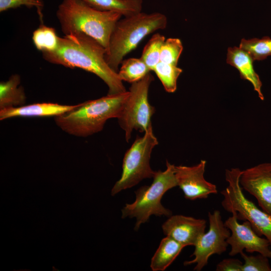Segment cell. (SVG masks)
Masks as SVG:
<instances>
[{"label": "cell", "instance_id": "cell-1", "mask_svg": "<svg viewBox=\"0 0 271 271\" xmlns=\"http://www.w3.org/2000/svg\"><path fill=\"white\" fill-rule=\"evenodd\" d=\"M105 48L93 38L82 33L59 37L58 47L52 52H42L48 62L70 68H79L99 77L108 87V94L126 91L118 73L107 63Z\"/></svg>", "mask_w": 271, "mask_h": 271}, {"label": "cell", "instance_id": "cell-2", "mask_svg": "<svg viewBox=\"0 0 271 271\" xmlns=\"http://www.w3.org/2000/svg\"><path fill=\"white\" fill-rule=\"evenodd\" d=\"M129 91L108 94L77 104L72 110L54 117L64 131L78 137H87L102 130L106 121L118 118L129 96Z\"/></svg>", "mask_w": 271, "mask_h": 271}, {"label": "cell", "instance_id": "cell-3", "mask_svg": "<svg viewBox=\"0 0 271 271\" xmlns=\"http://www.w3.org/2000/svg\"><path fill=\"white\" fill-rule=\"evenodd\" d=\"M65 35L82 33L103 46L106 51L114 27L122 15L97 10L83 0H63L56 12Z\"/></svg>", "mask_w": 271, "mask_h": 271}, {"label": "cell", "instance_id": "cell-4", "mask_svg": "<svg viewBox=\"0 0 271 271\" xmlns=\"http://www.w3.org/2000/svg\"><path fill=\"white\" fill-rule=\"evenodd\" d=\"M167 23L166 16L158 12H141L118 20L110 35L105 55L109 66L117 73L124 57L136 49L146 36L165 29Z\"/></svg>", "mask_w": 271, "mask_h": 271}, {"label": "cell", "instance_id": "cell-5", "mask_svg": "<svg viewBox=\"0 0 271 271\" xmlns=\"http://www.w3.org/2000/svg\"><path fill=\"white\" fill-rule=\"evenodd\" d=\"M164 171H156L153 181L150 186H143L136 192V200L131 204H126L121 209L122 218H136L134 230H139L141 225L149 221L151 215L156 216L172 215V211L164 207L161 199L169 190L177 186L175 175V166L166 161Z\"/></svg>", "mask_w": 271, "mask_h": 271}, {"label": "cell", "instance_id": "cell-6", "mask_svg": "<svg viewBox=\"0 0 271 271\" xmlns=\"http://www.w3.org/2000/svg\"><path fill=\"white\" fill-rule=\"evenodd\" d=\"M242 172L238 168L226 170L228 186L221 192L223 197L222 206L230 213L236 212L238 220L249 221L254 231L264 236L271 246V215L259 209L244 196L239 183Z\"/></svg>", "mask_w": 271, "mask_h": 271}, {"label": "cell", "instance_id": "cell-7", "mask_svg": "<svg viewBox=\"0 0 271 271\" xmlns=\"http://www.w3.org/2000/svg\"><path fill=\"white\" fill-rule=\"evenodd\" d=\"M158 144L151 125L143 137L136 139L126 152L122 162V174L111 190L112 196L132 187L143 179L154 177L156 171L152 169L150 160L152 150Z\"/></svg>", "mask_w": 271, "mask_h": 271}, {"label": "cell", "instance_id": "cell-8", "mask_svg": "<svg viewBox=\"0 0 271 271\" xmlns=\"http://www.w3.org/2000/svg\"><path fill=\"white\" fill-rule=\"evenodd\" d=\"M154 80L150 72L142 79L131 83L129 88V96L117 118L120 126L125 132L127 142L130 139L133 130L144 133L152 125L151 118L155 108L149 102L148 93Z\"/></svg>", "mask_w": 271, "mask_h": 271}, {"label": "cell", "instance_id": "cell-9", "mask_svg": "<svg viewBox=\"0 0 271 271\" xmlns=\"http://www.w3.org/2000/svg\"><path fill=\"white\" fill-rule=\"evenodd\" d=\"M209 228L198 239L195 244V250L191 255L194 258L185 261L184 265L196 263L194 270L200 271L208 262L210 257L213 254H221L228 246L227 242L230 230L224 225L219 211L215 210L208 214Z\"/></svg>", "mask_w": 271, "mask_h": 271}, {"label": "cell", "instance_id": "cell-10", "mask_svg": "<svg viewBox=\"0 0 271 271\" xmlns=\"http://www.w3.org/2000/svg\"><path fill=\"white\" fill-rule=\"evenodd\" d=\"M231 213L232 216L224 222V225L231 232L227 239L231 247L229 255L233 256L245 250L247 252H255L271 258V246L268 240L258 235L249 221L246 220L239 223L236 212Z\"/></svg>", "mask_w": 271, "mask_h": 271}, {"label": "cell", "instance_id": "cell-11", "mask_svg": "<svg viewBox=\"0 0 271 271\" xmlns=\"http://www.w3.org/2000/svg\"><path fill=\"white\" fill-rule=\"evenodd\" d=\"M206 164V161L202 160L198 164L191 167L175 166L177 186L182 190L186 199H206L210 194L217 193L216 186L204 178Z\"/></svg>", "mask_w": 271, "mask_h": 271}, {"label": "cell", "instance_id": "cell-12", "mask_svg": "<svg viewBox=\"0 0 271 271\" xmlns=\"http://www.w3.org/2000/svg\"><path fill=\"white\" fill-rule=\"evenodd\" d=\"M239 183L255 198L261 209L271 215V163L259 164L242 171Z\"/></svg>", "mask_w": 271, "mask_h": 271}, {"label": "cell", "instance_id": "cell-13", "mask_svg": "<svg viewBox=\"0 0 271 271\" xmlns=\"http://www.w3.org/2000/svg\"><path fill=\"white\" fill-rule=\"evenodd\" d=\"M206 221L182 215H171L163 224L164 234L184 246H194L205 232Z\"/></svg>", "mask_w": 271, "mask_h": 271}, {"label": "cell", "instance_id": "cell-14", "mask_svg": "<svg viewBox=\"0 0 271 271\" xmlns=\"http://www.w3.org/2000/svg\"><path fill=\"white\" fill-rule=\"evenodd\" d=\"M76 105H62L56 103L42 102L17 107L0 109V120L15 117L56 116L67 112Z\"/></svg>", "mask_w": 271, "mask_h": 271}, {"label": "cell", "instance_id": "cell-15", "mask_svg": "<svg viewBox=\"0 0 271 271\" xmlns=\"http://www.w3.org/2000/svg\"><path fill=\"white\" fill-rule=\"evenodd\" d=\"M253 59L246 51L240 47H229L227 50V63L236 68L241 79L249 81L259 97L264 100L261 91L262 82L258 74L255 72Z\"/></svg>", "mask_w": 271, "mask_h": 271}, {"label": "cell", "instance_id": "cell-16", "mask_svg": "<svg viewBox=\"0 0 271 271\" xmlns=\"http://www.w3.org/2000/svg\"><path fill=\"white\" fill-rule=\"evenodd\" d=\"M185 246L167 236L161 240L152 259L150 267L153 271L165 270L176 258Z\"/></svg>", "mask_w": 271, "mask_h": 271}, {"label": "cell", "instance_id": "cell-17", "mask_svg": "<svg viewBox=\"0 0 271 271\" xmlns=\"http://www.w3.org/2000/svg\"><path fill=\"white\" fill-rule=\"evenodd\" d=\"M20 77L15 74L8 80L0 83V109L24 105L26 96L24 90L20 86Z\"/></svg>", "mask_w": 271, "mask_h": 271}, {"label": "cell", "instance_id": "cell-18", "mask_svg": "<svg viewBox=\"0 0 271 271\" xmlns=\"http://www.w3.org/2000/svg\"><path fill=\"white\" fill-rule=\"evenodd\" d=\"M102 11L114 12L128 17L142 12L143 0H83Z\"/></svg>", "mask_w": 271, "mask_h": 271}, {"label": "cell", "instance_id": "cell-19", "mask_svg": "<svg viewBox=\"0 0 271 271\" xmlns=\"http://www.w3.org/2000/svg\"><path fill=\"white\" fill-rule=\"evenodd\" d=\"M120 65L117 72L119 77L131 84L142 79L151 71L141 58L123 60Z\"/></svg>", "mask_w": 271, "mask_h": 271}, {"label": "cell", "instance_id": "cell-20", "mask_svg": "<svg viewBox=\"0 0 271 271\" xmlns=\"http://www.w3.org/2000/svg\"><path fill=\"white\" fill-rule=\"evenodd\" d=\"M32 40L36 48L42 52H52L57 49L59 37L55 30L43 25L34 31Z\"/></svg>", "mask_w": 271, "mask_h": 271}, {"label": "cell", "instance_id": "cell-21", "mask_svg": "<svg viewBox=\"0 0 271 271\" xmlns=\"http://www.w3.org/2000/svg\"><path fill=\"white\" fill-rule=\"evenodd\" d=\"M239 47L248 53L254 61L262 60L271 56V39L269 37L242 39Z\"/></svg>", "mask_w": 271, "mask_h": 271}, {"label": "cell", "instance_id": "cell-22", "mask_svg": "<svg viewBox=\"0 0 271 271\" xmlns=\"http://www.w3.org/2000/svg\"><path fill=\"white\" fill-rule=\"evenodd\" d=\"M153 71L167 92L173 93L176 90L177 79L182 72V69L177 65L160 62L155 66Z\"/></svg>", "mask_w": 271, "mask_h": 271}, {"label": "cell", "instance_id": "cell-23", "mask_svg": "<svg viewBox=\"0 0 271 271\" xmlns=\"http://www.w3.org/2000/svg\"><path fill=\"white\" fill-rule=\"evenodd\" d=\"M164 36L156 33L153 35L144 47L141 58L151 71L160 62L162 45L165 41Z\"/></svg>", "mask_w": 271, "mask_h": 271}, {"label": "cell", "instance_id": "cell-24", "mask_svg": "<svg viewBox=\"0 0 271 271\" xmlns=\"http://www.w3.org/2000/svg\"><path fill=\"white\" fill-rule=\"evenodd\" d=\"M183 49L180 39L170 38L165 40L161 49L160 62L177 66Z\"/></svg>", "mask_w": 271, "mask_h": 271}, {"label": "cell", "instance_id": "cell-25", "mask_svg": "<svg viewBox=\"0 0 271 271\" xmlns=\"http://www.w3.org/2000/svg\"><path fill=\"white\" fill-rule=\"evenodd\" d=\"M240 254L244 260L241 271H271L267 257L260 253L256 255H248L243 251Z\"/></svg>", "mask_w": 271, "mask_h": 271}, {"label": "cell", "instance_id": "cell-26", "mask_svg": "<svg viewBox=\"0 0 271 271\" xmlns=\"http://www.w3.org/2000/svg\"><path fill=\"white\" fill-rule=\"evenodd\" d=\"M23 6L29 8L35 7L40 18L42 20V11L44 6L43 0H0V12H3L10 9H15Z\"/></svg>", "mask_w": 271, "mask_h": 271}, {"label": "cell", "instance_id": "cell-27", "mask_svg": "<svg viewBox=\"0 0 271 271\" xmlns=\"http://www.w3.org/2000/svg\"><path fill=\"white\" fill-rule=\"evenodd\" d=\"M243 262L235 258H225L216 265L217 271H241Z\"/></svg>", "mask_w": 271, "mask_h": 271}]
</instances>
